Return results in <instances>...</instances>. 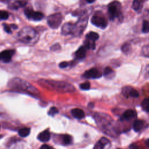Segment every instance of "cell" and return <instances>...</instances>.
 <instances>
[{
    "instance_id": "1",
    "label": "cell",
    "mask_w": 149,
    "mask_h": 149,
    "mask_svg": "<svg viewBox=\"0 0 149 149\" xmlns=\"http://www.w3.org/2000/svg\"><path fill=\"white\" fill-rule=\"evenodd\" d=\"M39 83L43 87L62 93L73 92L75 90L71 84L64 82H58L50 80H40Z\"/></svg>"
},
{
    "instance_id": "2",
    "label": "cell",
    "mask_w": 149,
    "mask_h": 149,
    "mask_svg": "<svg viewBox=\"0 0 149 149\" xmlns=\"http://www.w3.org/2000/svg\"><path fill=\"white\" fill-rule=\"evenodd\" d=\"M19 40L25 43H34L39 39V34L32 28L25 27L23 28L18 33Z\"/></svg>"
},
{
    "instance_id": "3",
    "label": "cell",
    "mask_w": 149,
    "mask_h": 149,
    "mask_svg": "<svg viewBox=\"0 0 149 149\" xmlns=\"http://www.w3.org/2000/svg\"><path fill=\"white\" fill-rule=\"evenodd\" d=\"M12 88L29 93L31 95H38V90L33 87L31 84L23 79L19 78H15L11 82V86Z\"/></svg>"
},
{
    "instance_id": "4",
    "label": "cell",
    "mask_w": 149,
    "mask_h": 149,
    "mask_svg": "<svg viewBox=\"0 0 149 149\" xmlns=\"http://www.w3.org/2000/svg\"><path fill=\"white\" fill-rule=\"evenodd\" d=\"M62 21V16L60 13L52 14L47 18L48 26L52 29L58 28Z\"/></svg>"
},
{
    "instance_id": "5",
    "label": "cell",
    "mask_w": 149,
    "mask_h": 149,
    "mask_svg": "<svg viewBox=\"0 0 149 149\" xmlns=\"http://www.w3.org/2000/svg\"><path fill=\"white\" fill-rule=\"evenodd\" d=\"M121 4L117 1H114L108 6V14L111 19H114L120 15Z\"/></svg>"
},
{
    "instance_id": "6",
    "label": "cell",
    "mask_w": 149,
    "mask_h": 149,
    "mask_svg": "<svg viewBox=\"0 0 149 149\" xmlns=\"http://www.w3.org/2000/svg\"><path fill=\"white\" fill-rule=\"evenodd\" d=\"M91 22L92 24L101 29H104L107 26V22L106 19L104 17L100 15H94L91 19Z\"/></svg>"
},
{
    "instance_id": "7",
    "label": "cell",
    "mask_w": 149,
    "mask_h": 149,
    "mask_svg": "<svg viewBox=\"0 0 149 149\" xmlns=\"http://www.w3.org/2000/svg\"><path fill=\"white\" fill-rule=\"evenodd\" d=\"M25 14L28 18L36 21H41L44 18V15L41 12L34 11L30 9L26 10L25 11Z\"/></svg>"
},
{
    "instance_id": "8",
    "label": "cell",
    "mask_w": 149,
    "mask_h": 149,
    "mask_svg": "<svg viewBox=\"0 0 149 149\" xmlns=\"http://www.w3.org/2000/svg\"><path fill=\"white\" fill-rule=\"evenodd\" d=\"M101 73L96 68H92L86 71L83 77L87 79H97L101 78Z\"/></svg>"
},
{
    "instance_id": "9",
    "label": "cell",
    "mask_w": 149,
    "mask_h": 149,
    "mask_svg": "<svg viewBox=\"0 0 149 149\" xmlns=\"http://www.w3.org/2000/svg\"><path fill=\"white\" fill-rule=\"evenodd\" d=\"M77 26L75 25H73L70 23H65L62 28L61 33L63 35L72 34L77 32Z\"/></svg>"
},
{
    "instance_id": "10",
    "label": "cell",
    "mask_w": 149,
    "mask_h": 149,
    "mask_svg": "<svg viewBox=\"0 0 149 149\" xmlns=\"http://www.w3.org/2000/svg\"><path fill=\"white\" fill-rule=\"evenodd\" d=\"M122 94L126 97L129 96L131 97L136 98L138 97L139 96L138 92L130 86H125V88H123L122 89Z\"/></svg>"
},
{
    "instance_id": "11",
    "label": "cell",
    "mask_w": 149,
    "mask_h": 149,
    "mask_svg": "<svg viewBox=\"0 0 149 149\" xmlns=\"http://www.w3.org/2000/svg\"><path fill=\"white\" fill-rule=\"evenodd\" d=\"M15 52V51L14 50H5L3 51L2 52L0 53L1 60H3V62L6 63L10 62Z\"/></svg>"
},
{
    "instance_id": "12",
    "label": "cell",
    "mask_w": 149,
    "mask_h": 149,
    "mask_svg": "<svg viewBox=\"0 0 149 149\" xmlns=\"http://www.w3.org/2000/svg\"><path fill=\"white\" fill-rule=\"evenodd\" d=\"M72 115L74 118L78 119H83L85 117V114L84 111L80 108H74L71 111Z\"/></svg>"
},
{
    "instance_id": "13",
    "label": "cell",
    "mask_w": 149,
    "mask_h": 149,
    "mask_svg": "<svg viewBox=\"0 0 149 149\" xmlns=\"http://www.w3.org/2000/svg\"><path fill=\"white\" fill-rule=\"evenodd\" d=\"M135 116H136V112L135 111L132 110H128L123 113L121 119L122 120L129 121L135 118Z\"/></svg>"
},
{
    "instance_id": "14",
    "label": "cell",
    "mask_w": 149,
    "mask_h": 149,
    "mask_svg": "<svg viewBox=\"0 0 149 149\" xmlns=\"http://www.w3.org/2000/svg\"><path fill=\"white\" fill-rule=\"evenodd\" d=\"M110 143V141L107 138L102 137L97 143L95 144L93 149H103L104 147Z\"/></svg>"
},
{
    "instance_id": "15",
    "label": "cell",
    "mask_w": 149,
    "mask_h": 149,
    "mask_svg": "<svg viewBox=\"0 0 149 149\" xmlns=\"http://www.w3.org/2000/svg\"><path fill=\"white\" fill-rule=\"evenodd\" d=\"M38 139L43 142H47L50 139V133L48 130H46L40 133L38 136Z\"/></svg>"
},
{
    "instance_id": "16",
    "label": "cell",
    "mask_w": 149,
    "mask_h": 149,
    "mask_svg": "<svg viewBox=\"0 0 149 149\" xmlns=\"http://www.w3.org/2000/svg\"><path fill=\"white\" fill-rule=\"evenodd\" d=\"M86 55V48L85 46H81L76 52L75 57L77 59H83Z\"/></svg>"
},
{
    "instance_id": "17",
    "label": "cell",
    "mask_w": 149,
    "mask_h": 149,
    "mask_svg": "<svg viewBox=\"0 0 149 149\" xmlns=\"http://www.w3.org/2000/svg\"><path fill=\"white\" fill-rule=\"evenodd\" d=\"M144 125V122L142 120H136L133 125V130L136 132H139L143 127Z\"/></svg>"
},
{
    "instance_id": "18",
    "label": "cell",
    "mask_w": 149,
    "mask_h": 149,
    "mask_svg": "<svg viewBox=\"0 0 149 149\" xmlns=\"http://www.w3.org/2000/svg\"><path fill=\"white\" fill-rule=\"evenodd\" d=\"M30 132V129L29 128H23L21 129L18 131L19 135L22 137H25L29 135Z\"/></svg>"
},
{
    "instance_id": "19",
    "label": "cell",
    "mask_w": 149,
    "mask_h": 149,
    "mask_svg": "<svg viewBox=\"0 0 149 149\" xmlns=\"http://www.w3.org/2000/svg\"><path fill=\"white\" fill-rule=\"evenodd\" d=\"M86 37L88 39V40H89L92 41H96L97 40L99 39V35L96 32H91L89 33L86 35Z\"/></svg>"
},
{
    "instance_id": "20",
    "label": "cell",
    "mask_w": 149,
    "mask_h": 149,
    "mask_svg": "<svg viewBox=\"0 0 149 149\" xmlns=\"http://www.w3.org/2000/svg\"><path fill=\"white\" fill-rule=\"evenodd\" d=\"M142 5L141 0H134L132 4V8L135 11H139Z\"/></svg>"
},
{
    "instance_id": "21",
    "label": "cell",
    "mask_w": 149,
    "mask_h": 149,
    "mask_svg": "<svg viewBox=\"0 0 149 149\" xmlns=\"http://www.w3.org/2000/svg\"><path fill=\"white\" fill-rule=\"evenodd\" d=\"M143 110L146 112H149V99H144L141 104Z\"/></svg>"
},
{
    "instance_id": "22",
    "label": "cell",
    "mask_w": 149,
    "mask_h": 149,
    "mask_svg": "<svg viewBox=\"0 0 149 149\" xmlns=\"http://www.w3.org/2000/svg\"><path fill=\"white\" fill-rule=\"evenodd\" d=\"M26 4V2L25 1H16L15 2L12 6V9H18L19 8H21V7H23L24 6H25Z\"/></svg>"
},
{
    "instance_id": "23",
    "label": "cell",
    "mask_w": 149,
    "mask_h": 149,
    "mask_svg": "<svg viewBox=\"0 0 149 149\" xmlns=\"http://www.w3.org/2000/svg\"><path fill=\"white\" fill-rule=\"evenodd\" d=\"M85 47L86 48H88V49H95V41H90L89 40H88L87 41H86L85 42Z\"/></svg>"
},
{
    "instance_id": "24",
    "label": "cell",
    "mask_w": 149,
    "mask_h": 149,
    "mask_svg": "<svg viewBox=\"0 0 149 149\" xmlns=\"http://www.w3.org/2000/svg\"><path fill=\"white\" fill-rule=\"evenodd\" d=\"M142 32L144 33H149V22L147 21H144L142 27Z\"/></svg>"
},
{
    "instance_id": "25",
    "label": "cell",
    "mask_w": 149,
    "mask_h": 149,
    "mask_svg": "<svg viewBox=\"0 0 149 149\" xmlns=\"http://www.w3.org/2000/svg\"><path fill=\"white\" fill-rule=\"evenodd\" d=\"M114 72L113 71V70L110 68V67H107L104 69V72L103 74L105 77H109L110 75H112V73H114Z\"/></svg>"
},
{
    "instance_id": "26",
    "label": "cell",
    "mask_w": 149,
    "mask_h": 149,
    "mask_svg": "<svg viewBox=\"0 0 149 149\" xmlns=\"http://www.w3.org/2000/svg\"><path fill=\"white\" fill-rule=\"evenodd\" d=\"M62 139L65 144H69L72 142V137L69 135H64Z\"/></svg>"
},
{
    "instance_id": "27",
    "label": "cell",
    "mask_w": 149,
    "mask_h": 149,
    "mask_svg": "<svg viewBox=\"0 0 149 149\" xmlns=\"http://www.w3.org/2000/svg\"><path fill=\"white\" fill-rule=\"evenodd\" d=\"M9 18V13L6 11H0V19L6 20Z\"/></svg>"
},
{
    "instance_id": "28",
    "label": "cell",
    "mask_w": 149,
    "mask_h": 149,
    "mask_svg": "<svg viewBox=\"0 0 149 149\" xmlns=\"http://www.w3.org/2000/svg\"><path fill=\"white\" fill-rule=\"evenodd\" d=\"M80 88L81 89L83 90H88L90 89V83L89 82H86L85 83H82L80 85Z\"/></svg>"
},
{
    "instance_id": "29",
    "label": "cell",
    "mask_w": 149,
    "mask_h": 149,
    "mask_svg": "<svg viewBox=\"0 0 149 149\" xmlns=\"http://www.w3.org/2000/svg\"><path fill=\"white\" fill-rule=\"evenodd\" d=\"M141 52L144 57L149 58V46H144L142 48Z\"/></svg>"
},
{
    "instance_id": "30",
    "label": "cell",
    "mask_w": 149,
    "mask_h": 149,
    "mask_svg": "<svg viewBox=\"0 0 149 149\" xmlns=\"http://www.w3.org/2000/svg\"><path fill=\"white\" fill-rule=\"evenodd\" d=\"M122 51L125 53V54H127L128 52H129L130 50V44H128V43H125V44H123L122 46Z\"/></svg>"
},
{
    "instance_id": "31",
    "label": "cell",
    "mask_w": 149,
    "mask_h": 149,
    "mask_svg": "<svg viewBox=\"0 0 149 149\" xmlns=\"http://www.w3.org/2000/svg\"><path fill=\"white\" fill-rule=\"evenodd\" d=\"M57 113H58V110L56 107H52L50 108L49 112H48V115L50 116H54L56 115Z\"/></svg>"
},
{
    "instance_id": "32",
    "label": "cell",
    "mask_w": 149,
    "mask_h": 149,
    "mask_svg": "<svg viewBox=\"0 0 149 149\" xmlns=\"http://www.w3.org/2000/svg\"><path fill=\"white\" fill-rule=\"evenodd\" d=\"M3 27H4V30L8 33H11L12 32V30H11V25L9 26L6 23H4L3 24Z\"/></svg>"
},
{
    "instance_id": "33",
    "label": "cell",
    "mask_w": 149,
    "mask_h": 149,
    "mask_svg": "<svg viewBox=\"0 0 149 149\" xmlns=\"http://www.w3.org/2000/svg\"><path fill=\"white\" fill-rule=\"evenodd\" d=\"M68 62H62L61 63H60V64L59 65V67L61 68H65L66 67H67L68 66Z\"/></svg>"
},
{
    "instance_id": "34",
    "label": "cell",
    "mask_w": 149,
    "mask_h": 149,
    "mask_svg": "<svg viewBox=\"0 0 149 149\" xmlns=\"http://www.w3.org/2000/svg\"><path fill=\"white\" fill-rule=\"evenodd\" d=\"M129 149H140V148L137 144L135 143H132L129 146Z\"/></svg>"
},
{
    "instance_id": "35",
    "label": "cell",
    "mask_w": 149,
    "mask_h": 149,
    "mask_svg": "<svg viewBox=\"0 0 149 149\" xmlns=\"http://www.w3.org/2000/svg\"><path fill=\"white\" fill-rule=\"evenodd\" d=\"M40 149H55V148H52V147H51L47 144H44L40 147Z\"/></svg>"
},
{
    "instance_id": "36",
    "label": "cell",
    "mask_w": 149,
    "mask_h": 149,
    "mask_svg": "<svg viewBox=\"0 0 149 149\" xmlns=\"http://www.w3.org/2000/svg\"><path fill=\"white\" fill-rule=\"evenodd\" d=\"M146 74H145V77L147 76L149 77V65H148L146 67Z\"/></svg>"
},
{
    "instance_id": "37",
    "label": "cell",
    "mask_w": 149,
    "mask_h": 149,
    "mask_svg": "<svg viewBox=\"0 0 149 149\" xmlns=\"http://www.w3.org/2000/svg\"><path fill=\"white\" fill-rule=\"evenodd\" d=\"M86 2L88 3H89V4H92V3H94L96 0H86Z\"/></svg>"
},
{
    "instance_id": "38",
    "label": "cell",
    "mask_w": 149,
    "mask_h": 149,
    "mask_svg": "<svg viewBox=\"0 0 149 149\" xmlns=\"http://www.w3.org/2000/svg\"><path fill=\"white\" fill-rule=\"evenodd\" d=\"M146 145H147L148 147H149V139H148L147 140H146Z\"/></svg>"
},
{
    "instance_id": "39",
    "label": "cell",
    "mask_w": 149,
    "mask_h": 149,
    "mask_svg": "<svg viewBox=\"0 0 149 149\" xmlns=\"http://www.w3.org/2000/svg\"><path fill=\"white\" fill-rule=\"evenodd\" d=\"M0 60H1V56H0Z\"/></svg>"
}]
</instances>
